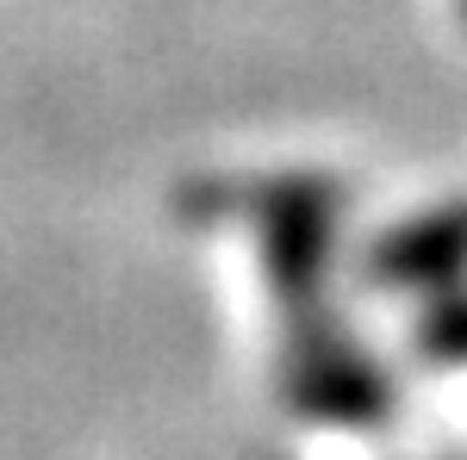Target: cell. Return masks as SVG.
<instances>
[{
    "instance_id": "cell-1",
    "label": "cell",
    "mask_w": 467,
    "mask_h": 460,
    "mask_svg": "<svg viewBox=\"0 0 467 460\" xmlns=\"http://www.w3.org/2000/svg\"><path fill=\"white\" fill-rule=\"evenodd\" d=\"M262 224V255H268V281L281 292L293 336L318 330V286L330 261V224H337V187L330 180H275L255 187L244 199Z\"/></svg>"
},
{
    "instance_id": "cell-2",
    "label": "cell",
    "mask_w": 467,
    "mask_h": 460,
    "mask_svg": "<svg viewBox=\"0 0 467 460\" xmlns=\"http://www.w3.org/2000/svg\"><path fill=\"white\" fill-rule=\"evenodd\" d=\"M287 392L293 404L306 411V417H318V424H380V411H387V386H380V373L361 361L343 336H330V330H299L293 336V373H287Z\"/></svg>"
},
{
    "instance_id": "cell-3",
    "label": "cell",
    "mask_w": 467,
    "mask_h": 460,
    "mask_svg": "<svg viewBox=\"0 0 467 460\" xmlns=\"http://www.w3.org/2000/svg\"><path fill=\"white\" fill-rule=\"evenodd\" d=\"M462 268H467V206L418 218L393 237H380L368 255L374 286H449Z\"/></svg>"
},
{
    "instance_id": "cell-4",
    "label": "cell",
    "mask_w": 467,
    "mask_h": 460,
    "mask_svg": "<svg viewBox=\"0 0 467 460\" xmlns=\"http://www.w3.org/2000/svg\"><path fill=\"white\" fill-rule=\"evenodd\" d=\"M418 349L436 354V361H467V299H442L431 305V318L418 323Z\"/></svg>"
},
{
    "instance_id": "cell-5",
    "label": "cell",
    "mask_w": 467,
    "mask_h": 460,
    "mask_svg": "<svg viewBox=\"0 0 467 460\" xmlns=\"http://www.w3.org/2000/svg\"><path fill=\"white\" fill-rule=\"evenodd\" d=\"M462 6H467V0H462Z\"/></svg>"
}]
</instances>
